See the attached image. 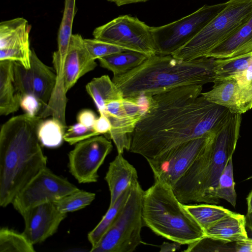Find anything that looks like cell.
Listing matches in <instances>:
<instances>
[{
  "label": "cell",
  "mask_w": 252,
  "mask_h": 252,
  "mask_svg": "<svg viewBox=\"0 0 252 252\" xmlns=\"http://www.w3.org/2000/svg\"><path fill=\"white\" fill-rule=\"evenodd\" d=\"M242 114L231 113L229 117L189 168L173 187L184 204L192 202L218 204L216 194L219 178L235 151Z\"/></svg>",
  "instance_id": "cell-4"
},
{
  "label": "cell",
  "mask_w": 252,
  "mask_h": 252,
  "mask_svg": "<svg viewBox=\"0 0 252 252\" xmlns=\"http://www.w3.org/2000/svg\"><path fill=\"white\" fill-rule=\"evenodd\" d=\"M21 216L25 223L23 233L35 245L53 235L67 214L61 212L54 202H47L30 208Z\"/></svg>",
  "instance_id": "cell-14"
},
{
  "label": "cell",
  "mask_w": 252,
  "mask_h": 252,
  "mask_svg": "<svg viewBox=\"0 0 252 252\" xmlns=\"http://www.w3.org/2000/svg\"><path fill=\"white\" fill-rule=\"evenodd\" d=\"M247 202L248 206L247 214H248L252 212V190L247 197Z\"/></svg>",
  "instance_id": "cell-42"
},
{
  "label": "cell",
  "mask_w": 252,
  "mask_h": 252,
  "mask_svg": "<svg viewBox=\"0 0 252 252\" xmlns=\"http://www.w3.org/2000/svg\"><path fill=\"white\" fill-rule=\"evenodd\" d=\"M33 245L23 233L6 227L0 230V252H34Z\"/></svg>",
  "instance_id": "cell-28"
},
{
  "label": "cell",
  "mask_w": 252,
  "mask_h": 252,
  "mask_svg": "<svg viewBox=\"0 0 252 252\" xmlns=\"http://www.w3.org/2000/svg\"><path fill=\"white\" fill-rule=\"evenodd\" d=\"M112 148L111 142L100 135L76 143L68 154L70 173L79 183L96 182L98 170Z\"/></svg>",
  "instance_id": "cell-12"
},
{
  "label": "cell",
  "mask_w": 252,
  "mask_h": 252,
  "mask_svg": "<svg viewBox=\"0 0 252 252\" xmlns=\"http://www.w3.org/2000/svg\"><path fill=\"white\" fill-rule=\"evenodd\" d=\"M122 103L126 116L138 123L143 116V113L135 98L124 97Z\"/></svg>",
  "instance_id": "cell-36"
},
{
  "label": "cell",
  "mask_w": 252,
  "mask_h": 252,
  "mask_svg": "<svg viewBox=\"0 0 252 252\" xmlns=\"http://www.w3.org/2000/svg\"><path fill=\"white\" fill-rule=\"evenodd\" d=\"M252 51V13L248 20L232 35L206 56L224 59Z\"/></svg>",
  "instance_id": "cell-20"
},
{
  "label": "cell",
  "mask_w": 252,
  "mask_h": 252,
  "mask_svg": "<svg viewBox=\"0 0 252 252\" xmlns=\"http://www.w3.org/2000/svg\"><path fill=\"white\" fill-rule=\"evenodd\" d=\"M43 63L31 49V66L28 69L27 81L32 94L40 101L42 110L50 101L56 83V74Z\"/></svg>",
  "instance_id": "cell-17"
},
{
  "label": "cell",
  "mask_w": 252,
  "mask_h": 252,
  "mask_svg": "<svg viewBox=\"0 0 252 252\" xmlns=\"http://www.w3.org/2000/svg\"><path fill=\"white\" fill-rule=\"evenodd\" d=\"M186 85L151 96L150 107L131 134L129 151L147 160L189 140L216 133L231 112Z\"/></svg>",
  "instance_id": "cell-1"
},
{
  "label": "cell",
  "mask_w": 252,
  "mask_h": 252,
  "mask_svg": "<svg viewBox=\"0 0 252 252\" xmlns=\"http://www.w3.org/2000/svg\"><path fill=\"white\" fill-rule=\"evenodd\" d=\"M96 119L95 113L88 109L81 110L77 117V122L89 128H93Z\"/></svg>",
  "instance_id": "cell-38"
},
{
  "label": "cell",
  "mask_w": 252,
  "mask_h": 252,
  "mask_svg": "<svg viewBox=\"0 0 252 252\" xmlns=\"http://www.w3.org/2000/svg\"><path fill=\"white\" fill-rule=\"evenodd\" d=\"M93 128L98 135L107 134L112 128L111 124L108 118L103 114H99L93 126Z\"/></svg>",
  "instance_id": "cell-37"
},
{
  "label": "cell",
  "mask_w": 252,
  "mask_h": 252,
  "mask_svg": "<svg viewBox=\"0 0 252 252\" xmlns=\"http://www.w3.org/2000/svg\"><path fill=\"white\" fill-rule=\"evenodd\" d=\"M65 128L59 121L53 118L42 121L37 132L40 143L47 148L59 147L64 140Z\"/></svg>",
  "instance_id": "cell-27"
},
{
  "label": "cell",
  "mask_w": 252,
  "mask_h": 252,
  "mask_svg": "<svg viewBox=\"0 0 252 252\" xmlns=\"http://www.w3.org/2000/svg\"><path fill=\"white\" fill-rule=\"evenodd\" d=\"M42 119L25 113L6 122L0 131V205L11 204L15 196L47 167L38 129Z\"/></svg>",
  "instance_id": "cell-2"
},
{
  "label": "cell",
  "mask_w": 252,
  "mask_h": 252,
  "mask_svg": "<svg viewBox=\"0 0 252 252\" xmlns=\"http://www.w3.org/2000/svg\"><path fill=\"white\" fill-rule=\"evenodd\" d=\"M216 133L189 140L154 158L147 159L155 181L165 183L173 188Z\"/></svg>",
  "instance_id": "cell-10"
},
{
  "label": "cell",
  "mask_w": 252,
  "mask_h": 252,
  "mask_svg": "<svg viewBox=\"0 0 252 252\" xmlns=\"http://www.w3.org/2000/svg\"><path fill=\"white\" fill-rule=\"evenodd\" d=\"M76 12V0H64L63 16L58 35L57 51L59 52H67L72 35V25Z\"/></svg>",
  "instance_id": "cell-29"
},
{
  "label": "cell",
  "mask_w": 252,
  "mask_h": 252,
  "mask_svg": "<svg viewBox=\"0 0 252 252\" xmlns=\"http://www.w3.org/2000/svg\"><path fill=\"white\" fill-rule=\"evenodd\" d=\"M212 89L201 95L207 100L242 114L252 108V82L247 86L234 79L215 80Z\"/></svg>",
  "instance_id": "cell-15"
},
{
  "label": "cell",
  "mask_w": 252,
  "mask_h": 252,
  "mask_svg": "<svg viewBox=\"0 0 252 252\" xmlns=\"http://www.w3.org/2000/svg\"><path fill=\"white\" fill-rule=\"evenodd\" d=\"M181 244L173 242L172 243L163 242L160 246V252H173L180 249Z\"/></svg>",
  "instance_id": "cell-40"
},
{
  "label": "cell",
  "mask_w": 252,
  "mask_h": 252,
  "mask_svg": "<svg viewBox=\"0 0 252 252\" xmlns=\"http://www.w3.org/2000/svg\"><path fill=\"white\" fill-rule=\"evenodd\" d=\"M214 72V81L234 79L240 85H249L252 82V51L231 58L215 59Z\"/></svg>",
  "instance_id": "cell-19"
},
{
  "label": "cell",
  "mask_w": 252,
  "mask_h": 252,
  "mask_svg": "<svg viewBox=\"0 0 252 252\" xmlns=\"http://www.w3.org/2000/svg\"><path fill=\"white\" fill-rule=\"evenodd\" d=\"M79 189L47 167L36 175L14 197L11 204L21 215L34 206L57 200Z\"/></svg>",
  "instance_id": "cell-11"
},
{
  "label": "cell",
  "mask_w": 252,
  "mask_h": 252,
  "mask_svg": "<svg viewBox=\"0 0 252 252\" xmlns=\"http://www.w3.org/2000/svg\"><path fill=\"white\" fill-rule=\"evenodd\" d=\"M149 57L144 54L126 50L98 59L100 65L113 73V76L123 74L140 65Z\"/></svg>",
  "instance_id": "cell-24"
},
{
  "label": "cell",
  "mask_w": 252,
  "mask_h": 252,
  "mask_svg": "<svg viewBox=\"0 0 252 252\" xmlns=\"http://www.w3.org/2000/svg\"><path fill=\"white\" fill-rule=\"evenodd\" d=\"M20 107L32 116H36L42 105L39 99L33 94H29L22 95L20 101Z\"/></svg>",
  "instance_id": "cell-35"
},
{
  "label": "cell",
  "mask_w": 252,
  "mask_h": 252,
  "mask_svg": "<svg viewBox=\"0 0 252 252\" xmlns=\"http://www.w3.org/2000/svg\"><path fill=\"white\" fill-rule=\"evenodd\" d=\"M84 42L91 57L95 60L128 50L114 44L94 38L84 39Z\"/></svg>",
  "instance_id": "cell-33"
},
{
  "label": "cell",
  "mask_w": 252,
  "mask_h": 252,
  "mask_svg": "<svg viewBox=\"0 0 252 252\" xmlns=\"http://www.w3.org/2000/svg\"><path fill=\"white\" fill-rule=\"evenodd\" d=\"M95 197V193L79 189L54 203L61 212L67 214L85 208L92 203Z\"/></svg>",
  "instance_id": "cell-30"
},
{
  "label": "cell",
  "mask_w": 252,
  "mask_h": 252,
  "mask_svg": "<svg viewBox=\"0 0 252 252\" xmlns=\"http://www.w3.org/2000/svg\"><path fill=\"white\" fill-rule=\"evenodd\" d=\"M246 226H247L252 232V212L246 215Z\"/></svg>",
  "instance_id": "cell-43"
},
{
  "label": "cell",
  "mask_w": 252,
  "mask_h": 252,
  "mask_svg": "<svg viewBox=\"0 0 252 252\" xmlns=\"http://www.w3.org/2000/svg\"><path fill=\"white\" fill-rule=\"evenodd\" d=\"M98 135L93 128H89L77 123L70 126L64 134V140L70 145Z\"/></svg>",
  "instance_id": "cell-34"
},
{
  "label": "cell",
  "mask_w": 252,
  "mask_h": 252,
  "mask_svg": "<svg viewBox=\"0 0 252 252\" xmlns=\"http://www.w3.org/2000/svg\"><path fill=\"white\" fill-rule=\"evenodd\" d=\"M252 13V0H229L225 7L195 36L171 55L190 61L204 57L235 33Z\"/></svg>",
  "instance_id": "cell-6"
},
{
  "label": "cell",
  "mask_w": 252,
  "mask_h": 252,
  "mask_svg": "<svg viewBox=\"0 0 252 252\" xmlns=\"http://www.w3.org/2000/svg\"><path fill=\"white\" fill-rule=\"evenodd\" d=\"M97 66L89 53L80 34L71 36L66 56L63 72V85L67 92L77 81Z\"/></svg>",
  "instance_id": "cell-16"
},
{
  "label": "cell",
  "mask_w": 252,
  "mask_h": 252,
  "mask_svg": "<svg viewBox=\"0 0 252 252\" xmlns=\"http://www.w3.org/2000/svg\"><path fill=\"white\" fill-rule=\"evenodd\" d=\"M14 62L0 61V115L6 116L16 112L20 107L21 95L14 83Z\"/></svg>",
  "instance_id": "cell-22"
},
{
  "label": "cell",
  "mask_w": 252,
  "mask_h": 252,
  "mask_svg": "<svg viewBox=\"0 0 252 252\" xmlns=\"http://www.w3.org/2000/svg\"><path fill=\"white\" fill-rule=\"evenodd\" d=\"M228 243L205 236L198 240L188 245L186 252H235V242Z\"/></svg>",
  "instance_id": "cell-32"
},
{
  "label": "cell",
  "mask_w": 252,
  "mask_h": 252,
  "mask_svg": "<svg viewBox=\"0 0 252 252\" xmlns=\"http://www.w3.org/2000/svg\"><path fill=\"white\" fill-rule=\"evenodd\" d=\"M235 252H252V239L249 238L235 242Z\"/></svg>",
  "instance_id": "cell-39"
},
{
  "label": "cell",
  "mask_w": 252,
  "mask_h": 252,
  "mask_svg": "<svg viewBox=\"0 0 252 252\" xmlns=\"http://www.w3.org/2000/svg\"><path fill=\"white\" fill-rule=\"evenodd\" d=\"M93 34L94 38L148 57L157 54L151 27L137 17L128 15L119 16L96 28Z\"/></svg>",
  "instance_id": "cell-9"
},
{
  "label": "cell",
  "mask_w": 252,
  "mask_h": 252,
  "mask_svg": "<svg viewBox=\"0 0 252 252\" xmlns=\"http://www.w3.org/2000/svg\"><path fill=\"white\" fill-rule=\"evenodd\" d=\"M104 179L110 193L111 206L133 183L138 181V175L135 167L123 157L122 154H118L109 163Z\"/></svg>",
  "instance_id": "cell-18"
},
{
  "label": "cell",
  "mask_w": 252,
  "mask_h": 252,
  "mask_svg": "<svg viewBox=\"0 0 252 252\" xmlns=\"http://www.w3.org/2000/svg\"><path fill=\"white\" fill-rule=\"evenodd\" d=\"M109 1L114 2L117 6H120L124 5L135 3L141 2H145L149 0H107Z\"/></svg>",
  "instance_id": "cell-41"
},
{
  "label": "cell",
  "mask_w": 252,
  "mask_h": 252,
  "mask_svg": "<svg viewBox=\"0 0 252 252\" xmlns=\"http://www.w3.org/2000/svg\"><path fill=\"white\" fill-rule=\"evenodd\" d=\"M144 192L138 181L133 183L116 220L91 252H132L141 244Z\"/></svg>",
  "instance_id": "cell-7"
},
{
  "label": "cell",
  "mask_w": 252,
  "mask_h": 252,
  "mask_svg": "<svg viewBox=\"0 0 252 252\" xmlns=\"http://www.w3.org/2000/svg\"><path fill=\"white\" fill-rule=\"evenodd\" d=\"M31 26L24 18L18 17L0 23V61L10 60L31 66L29 34Z\"/></svg>",
  "instance_id": "cell-13"
},
{
  "label": "cell",
  "mask_w": 252,
  "mask_h": 252,
  "mask_svg": "<svg viewBox=\"0 0 252 252\" xmlns=\"http://www.w3.org/2000/svg\"><path fill=\"white\" fill-rule=\"evenodd\" d=\"M216 194L219 199H224L235 207L237 194L235 189L232 158L229 160L219 178Z\"/></svg>",
  "instance_id": "cell-31"
},
{
  "label": "cell",
  "mask_w": 252,
  "mask_h": 252,
  "mask_svg": "<svg viewBox=\"0 0 252 252\" xmlns=\"http://www.w3.org/2000/svg\"><path fill=\"white\" fill-rule=\"evenodd\" d=\"M86 89L99 114L104 111L108 102L124 98L121 91L107 75L94 78L87 84Z\"/></svg>",
  "instance_id": "cell-23"
},
{
  "label": "cell",
  "mask_w": 252,
  "mask_h": 252,
  "mask_svg": "<svg viewBox=\"0 0 252 252\" xmlns=\"http://www.w3.org/2000/svg\"><path fill=\"white\" fill-rule=\"evenodd\" d=\"M228 1L205 4L192 13L171 23L152 27L157 54L170 55L195 36L227 5Z\"/></svg>",
  "instance_id": "cell-8"
},
{
  "label": "cell",
  "mask_w": 252,
  "mask_h": 252,
  "mask_svg": "<svg viewBox=\"0 0 252 252\" xmlns=\"http://www.w3.org/2000/svg\"><path fill=\"white\" fill-rule=\"evenodd\" d=\"M131 187L124 191L114 204L109 208L96 226L88 234V239L92 246L95 247L116 220L120 211L126 200Z\"/></svg>",
  "instance_id": "cell-26"
},
{
  "label": "cell",
  "mask_w": 252,
  "mask_h": 252,
  "mask_svg": "<svg viewBox=\"0 0 252 252\" xmlns=\"http://www.w3.org/2000/svg\"><path fill=\"white\" fill-rule=\"evenodd\" d=\"M246 216L232 212L205 230V235L228 243L249 238L246 230Z\"/></svg>",
  "instance_id": "cell-21"
},
{
  "label": "cell",
  "mask_w": 252,
  "mask_h": 252,
  "mask_svg": "<svg viewBox=\"0 0 252 252\" xmlns=\"http://www.w3.org/2000/svg\"><path fill=\"white\" fill-rule=\"evenodd\" d=\"M186 210L204 230L232 212L212 204H184Z\"/></svg>",
  "instance_id": "cell-25"
},
{
  "label": "cell",
  "mask_w": 252,
  "mask_h": 252,
  "mask_svg": "<svg viewBox=\"0 0 252 252\" xmlns=\"http://www.w3.org/2000/svg\"><path fill=\"white\" fill-rule=\"evenodd\" d=\"M214 59L204 57L183 61L171 55L155 54L112 80L124 97L152 96L186 85L203 86L215 80Z\"/></svg>",
  "instance_id": "cell-3"
},
{
  "label": "cell",
  "mask_w": 252,
  "mask_h": 252,
  "mask_svg": "<svg viewBox=\"0 0 252 252\" xmlns=\"http://www.w3.org/2000/svg\"><path fill=\"white\" fill-rule=\"evenodd\" d=\"M144 226L172 242L189 245L205 236L203 228L175 195L172 188L160 181L144 191Z\"/></svg>",
  "instance_id": "cell-5"
}]
</instances>
